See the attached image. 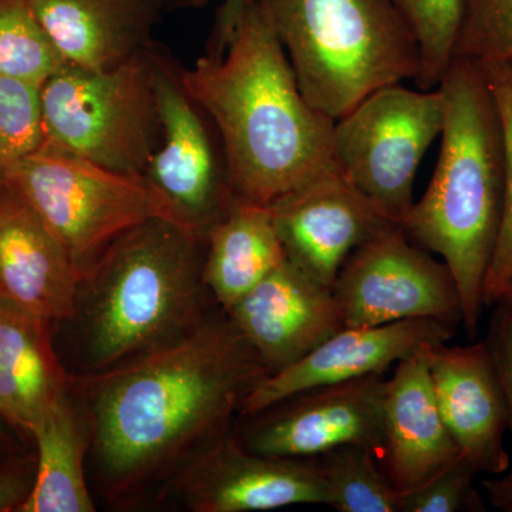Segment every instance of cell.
Instances as JSON below:
<instances>
[{"label": "cell", "instance_id": "cell-1", "mask_svg": "<svg viewBox=\"0 0 512 512\" xmlns=\"http://www.w3.org/2000/svg\"><path fill=\"white\" fill-rule=\"evenodd\" d=\"M271 370L227 313L127 362L74 376L106 497L136 503L231 431Z\"/></svg>", "mask_w": 512, "mask_h": 512}, {"label": "cell", "instance_id": "cell-2", "mask_svg": "<svg viewBox=\"0 0 512 512\" xmlns=\"http://www.w3.org/2000/svg\"><path fill=\"white\" fill-rule=\"evenodd\" d=\"M180 77L217 130L235 197L272 205L342 173L333 153L335 120L303 96L256 0H249L225 52L200 57Z\"/></svg>", "mask_w": 512, "mask_h": 512}, {"label": "cell", "instance_id": "cell-3", "mask_svg": "<svg viewBox=\"0 0 512 512\" xmlns=\"http://www.w3.org/2000/svg\"><path fill=\"white\" fill-rule=\"evenodd\" d=\"M437 90L443 101L439 161L427 191L399 225L448 266L460 293L461 323L476 339L503 221V133L480 64L453 57Z\"/></svg>", "mask_w": 512, "mask_h": 512}, {"label": "cell", "instance_id": "cell-4", "mask_svg": "<svg viewBox=\"0 0 512 512\" xmlns=\"http://www.w3.org/2000/svg\"><path fill=\"white\" fill-rule=\"evenodd\" d=\"M204 251V238L154 217L104 252L82 282L76 313L90 373L174 342L207 318Z\"/></svg>", "mask_w": 512, "mask_h": 512}, {"label": "cell", "instance_id": "cell-5", "mask_svg": "<svg viewBox=\"0 0 512 512\" xmlns=\"http://www.w3.org/2000/svg\"><path fill=\"white\" fill-rule=\"evenodd\" d=\"M303 96L338 120L387 84L416 79L419 49L393 0H256Z\"/></svg>", "mask_w": 512, "mask_h": 512}, {"label": "cell", "instance_id": "cell-6", "mask_svg": "<svg viewBox=\"0 0 512 512\" xmlns=\"http://www.w3.org/2000/svg\"><path fill=\"white\" fill-rule=\"evenodd\" d=\"M153 43L109 70L62 67L42 89L45 144L124 174L144 175L161 140Z\"/></svg>", "mask_w": 512, "mask_h": 512}, {"label": "cell", "instance_id": "cell-7", "mask_svg": "<svg viewBox=\"0 0 512 512\" xmlns=\"http://www.w3.org/2000/svg\"><path fill=\"white\" fill-rule=\"evenodd\" d=\"M3 180L32 205L83 281L127 231L150 218H171L146 177L124 174L43 144Z\"/></svg>", "mask_w": 512, "mask_h": 512}, {"label": "cell", "instance_id": "cell-8", "mask_svg": "<svg viewBox=\"0 0 512 512\" xmlns=\"http://www.w3.org/2000/svg\"><path fill=\"white\" fill-rule=\"evenodd\" d=\"M441 128L439 90L387 84L335 121L333 153L346 180L400 224L414 204L421 160Z\"/></svg>", "mask_w": 512, "mask_h": 512}, {"label": "cell", "instance_id": "cell-9", "mask_svg": "<svg viewBox=\"0 0 512 512\" xmlns=\"http://www.w3.org/2000/svg\"><path fill=\"white\" fill-rule=\"evenodd\" d=\"M343 326H380L410 319L461 323L460 293L443 261L390 225L360 245L332 289Z\"/></svg>", "mask_w": 512, "mask_h": 512}, {"label": "cell", "instance_id": "cell-10", "mask_svg": "<svg viewBox=\"0 0 512 512\" xmlns=\"http://www.w3.org/2000/svg\"><path fill=\"white\" fill-rule=\"evenodd\" d=\"M154 77L161 140L144 177L173 221L205 239L235 198L221 143L215 144L204 111L185 90L180 67L157 45Z\"/></svg>", "mask_w": 512, "mask_h": 512}, {"label": "cell", "instance_id": "cell-11", "mask_svg": "<svg viewBox=\"0 0 512 512\" xmlns=\"http://www.w3.org/2000/svg\"><path fill=\"white\" fill-rule=\"evenodd\" d=\"M386 383V376L372 375L293 394L244 417L247 423L235 436L262 456L313 458L357 444L382 461Z\"/></svg>", "mask_w": 512, "mask_h": 512}, {"label": "cell", "instance_id": "cell-12", "mask_svg": "<svg viewBox=\"0 0 512 512\" xmlns=\"http://www.w3.org/2000/svg\"><path fill=\"white\" fill-rule=\"evenodd\" d=\"M194 512H252L299 504L326 505L315 458L262 456L234 431L194 454L165 485Z\"/></svg>", "mask_w": 512, "mask_h": 512}, {"label": "cell", "instance_id": "cell-13", "mask_svg": "<svg viewBox=\"0 0 512 512\" xmlns=\"http://www.w3.org/2000/svg\"><path fill=\"white\" fill-rule=\"evenodd\" d=\"M269 207L286 258L330 289L360 245L396 224L342 173L313 180Z\"/></svg>", "mask_w": 512, "mask_h": 512}, {"label": "cell", "instance_id": "cell-14", "mask_svg": "<svg viewBox=\"0 0 512 512\" xmlns=\"http://www.w3.org/2000/svg\"><path fill=\"white\" fill-rule=\"evenodd\" d=\"M453 335V326L436 319L345 326L298 362L262 380L245 397L239 416H252L315 387L386 375L417 350L447 343Z\"/></svg>", "mask_w": 512, "mask_h": 512}, {"label": "cell", "instance_id": "cell-15", "mask_svg": "<svg viewBox=\"0 0 512 512\" xmlns=\"http://www.w3.org/2000/svg\"><path fill=\"white\" fill-rule=\"evenodd\" d=\"M225 313L271 373L345 328L332 289L289 259Z\"/></svg>", "mask_w": 512, "mask_h": 512}, {"label": "cell", "instance_id": "cell-16", "mask_svg": "<svg viewBox=\"0 0 512 512\" xmlns=\"http://www.w3.org/2000/svg\"><path fill=\"white\" fill-rule=\"evenodd\" d=\"M429 367L437 406L461 456L477 474L507 473L510 417L484 340L468 346H433Z\"/></svg>", "mask_w": 512, "mask_h": 512}, {"label": "cell", "instance_id": "cell-17", "mask_svg": "<svg viewBox=\"0 0 512 512\" xmlns=\"http://www.w3.org/2000/svg\"><path fill=\"white\" fill-rule=\"evenodd\" d=\"M82 282L45 221L0 181V295L56 325L76 318Z\"/></svg>", "mask_w": 512, "mask_h": 512}, {"label": "cell", "instance_id": "cell-18", "mask_svg": "<svg viewBox=\"0 0 512 512\" xmlns=\"http://www.w3.org/2000/svg\"><path fill=\"white\" fill-rule=\"evenodd\" d=\"M430 348L397 363L386 383L380 466L403 495L430 483L463 457L437 406Z\"/></svg>", "mask_w": 512, "mask_h": 512}, {"label": "cell", "instance_id": "cell-19", "mask_svg": "<svg viewBox=\"0 0 512 512\" xmlns=\"http://www.w3.org/2000/svg\"><path fill=\"white\" fill-rule=\"evenodd\" d=\"M64 62L109 70L146 52L160 0H26Z\"/></svg>", "mask_w": 512, "mask_h": 512}, {"label": "cell", "instance_id": "cell-20", "mask_svg": "<svg viewBox=\"0 0 512 512\" xmlns=\"http://www.w3.org/2000/svg\"><path fill=\"white\" fill-rule=\"evenodd\" d=\"M53 325L0 295V416L28 439L73 386L53 346Z\"/></svg>", "mask_w": 512, "mask_h": 512}, {"label": "cell", "instance_id": "cell-21", "mask_svg": "<svg viewBox=\"0 0 512 512\" xmlns=\"http://www.w3.org/2000/svg\"><path fill=\"white\" fill-rule=\"evenodd\" d=\"M286 259L271 207L235 197L205 237L202 281L228 312Z\"/></svg>", "mask_w": 512, "mask_h": 512}, {"label": "cell", "instance_id": "cell-22", "mask_svg": "<svg viewBox=\"0 0 512 512\" xmlns=\"http://www.w3.org/2000/svg\"><path fill=\"white\" fill-rule=\"evenodd\" d=\"M35 443L36 480L19 512H93L84 457L90 440L80 424L72 389L56 400L30 434Z\"/></svg>", "mask_w": 512, "mask_h": 512}, {"label": "cell", "instance_id": "cell-23", "mask_svg": "<svg viewBox=\"0 0 512 512\" xmlns=\"http://www.w3.org/2000/svg\"><path fill=\"white\" fill-rule=\"evenodd\" d=\"M313 458L329 507L339 512H402L403 494L384 474L372 448L348 444Z\"/></svg>", "mask_w": 512, "mask_h": 512}, {"label": "cell", "instance_id": "cell-24", "mask_svg": "<svg viewBox=\"0 0 512 512\" xmlns=\"http://www.w3.org/2000/svg\"><path fill=\"white\" fill-rule=\"evenodd\" d=\"M66 64L26 0H0V77L42 87Z\"/></svg>", "mask_w": 512, "mask_h": 512}, {"label": "cell", "instance_id": "cell-25", "mask_svg": "<svg viewBox=\"0 0 512 512\" xmlns=\"http://www.w3.org/2000/svg\"><path fill=\"white\" fill-rule=\"evenodd\" d=\"M464 0H393L412 30L420 56L416 82L434 90L453 59L454 42Z\"/></svg>", "mask_w": 512, "mask_h": 512}, {"label": "cell", "instance_id": "cell-26", "mask_svg": "<svg viewBox=\"0 0 512 512\" xmlns=\"http://www.w3.org/2000/svg\"><path fill=\"white\" fill-rule=\"evenodd\" d=\"M480 66L497 107L504 144L503 221L484 284L485 306H493L512 276V62Z\"/></svg>", "mask_w": 512, "mask_h": 512}, {"label": "cell", "instance_id": "cell-27", "mask_svg": "<svg viewBox=\"0 0 512 512\" xmlns=\"http://www.w3.org/2000/svg\"><path fill=\"white\" fill-rule=\"evenodd\" d=\"M42 87L0 77V181L45 144Z\"/></svg>", "mask_w": 512, "mask_h": 512}, {"label": "cell", "instance_id": "cell-28", "mask_svg": "<svg viewBox=\"0 0 512 512\" xmlns=\"http://www.w3.org/2000/svg\"><path fill=\"white\" fill-rule=\"evenodd\" d=\"M453 57L512 62V0H464Z\"/></svg>", "mask_w": 512, "mask_h": 512}, {"label": "cell", "instance_id": "cell-29", "mask_svg": "<svg viewBox=\"0 0 512 512\" xmlns=\"http://www.w3.org/2000/svg\"><path fill=\"white\" fill-rule=\"evenodd\" d=\"M476 476L474 468L461 457L430 483L404 494L402 512H483V500L474 487Z\"/></svg>", "mask_w": 512, "mask_h": 512}, {"label": "cell", "instance_id": "cell-30", "mask_svg": "<svg viewBox=\"0 0 512 512\" xmlns=\"http://www.w3.org/2000/svg\"><path fill=\"white\" fill-rule=\"evenodd\" d=\"M493 306L494 312L484 342L503 387L512 437V305L498 301Z\"/></svg>", "mask_w": 512, "mask_h": 512}, {"label": "cell", "instance_id": "cell-31", "mask_svg": "<svg viewBox=\"0 0 512 512\" xmlns=\"http://www.w3.org/2000/svg\"><path fill=\"white\" fill-rule=\"evenodd\" d=\"M36 453L19 451L0 461V512H19L32 494Z\"/></svg>", "mask_w": 512, "mask_h": 512}, {"label": "cell", "instance_id": "cell-32", "mask_svg": "<svg viewBox=\"0 0 512 512\" xmlns=\"http://www.w3.org/2000/svg\"><path fill=\"white\" fill-rule=\"evenodd\" d=\"M248 3L249 0H224L218 10L217 19H215L214 32H212L210 45H208L207 55L221 56L225 52Z\"/></svg>", "mask_w": 512, "mask_h": 512}, {"label": "cell", "instance_id": "cell-33", "mask_svg": "<svg viewBox=\"0 0 512 512\" xmlns=\"http://www.w3.org/2000/svg\"><path fill=\"white\" fill-rule=\"evenodd\" d=\"M485 493L493 507L504 512H512V470L501 476L484 480Z\"/></svg>", "mask_w": 512, "mask_h": 512}, {"label": "cell", "instance_id": "cell-34", "mask_svg": "<svg viewBox=\"0 0 512 512\" xmlns=\"http://www.w3.org/2000/svg\"><path fill=\"white\" fill-rule=\"evenodd\" d=\"M22 436V433H19L15 427L10 426L8 421L0 416V461L23 451L22 443H20Z\"/></svg>", "mask_w": 512, "mask_h": 512}, {"label": "cell", "instance_id": "cell-35", "mask_svg": "<svg viewBox=\"0 0 512 512\" xmlns=\"http://www.w3.org/2000/svg\"><path fill=\"white\" fill-rule=\"evenodd\" d=\"M211 0H160L164 10H194L207 6Z\"/></svg>", "mask_w": 512, "mask_h": 512}, {"label": "cell", "instance_id": "cell-36", "mask_svg": "<svg viewBox=\"0 0 512 512\" xmlns=\"http://www.w3.org/2000/svg\"><path fill=\"white\" fill-rule=\"evenodd\" d=\"M498 301L507 302L510 303V305H512V276L510 281L507 282V285H505L503 292H501V296L500 298H498Z\"/></svg>", "mask_w": 512, "mask_h": 512}]
</instances>
